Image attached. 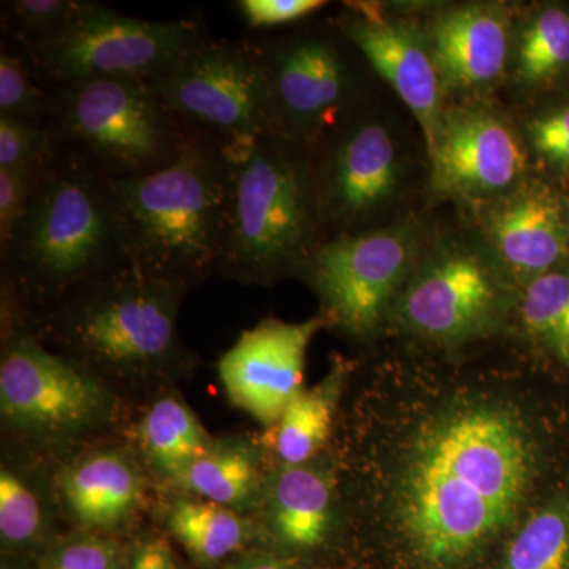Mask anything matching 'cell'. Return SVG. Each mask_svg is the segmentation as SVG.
Instances as JSON below:
<instances>
[{
    "instance_id": "obj_17",
    "label": "cell",
    "mask_w": 569,
    "mask_h": 569,
    "mask_svg": "<svg viewBox=\"0 0 569 569\" xmlns=\"http://www.w3.org/2000/svg\"><path fill=\"white\" fill-rule=\"evenodd\" d=\"M490 254L511 282L526 287L553 271L568 249L560 206L549 190L520 182L493 198L482 216Z\"/></svg>"
},
{
    "instance_id": "obj_18",
    "label": "cell",
    "mask_w": 569,
    "mask_h": 569,
    "mask_svg": "<svg viewBox=\"0 0 569 569\" xmlns=\"http://www.w3.org/2000/svg\"><path fill=\"white\" fill-rule=\"evenodd\" d=\"M426 36L445 89H488L507 69L509 22L500 7H452L433 18Z\"/></svg>"
},
{
    "instance_id": "obj_28",
    "label": "cell",
    "mask_w": 569,
    "mask_h": 569,
    "mask_svg": "<svg viewBox=\"0 0 569 569\" xmlns=\"http://www.w3.org/2000/svg\"><path fill=\"white\" fill-rule=\"evenodd\" d=\"M0 116L50 127L52 92L28 52L2 40L0 47Z\"/></svg>"
},
{
    "instance_id": "obj_38",
    "label": "cell",
    "mask_w": 569,
    "mask_h": 569,
    "mask_svg": "<svg viewBox=\"0 0 569 569\" xmlns=\"http://www.w3.org/2000/svg\"><path fill=\"white\" fill-rule=\"evenodd\" d=\"M2 569H10V568L3 567Z\"/></svg>"
},
{
    "instance_id": "obj_3",
    "label": "cell",
    "mask_w": 569,
    "mask_h": 569,
    "mask_svg": "<svg viewBox=\"0 0 569 569\" xmlns=\"http://www.w3.org/2000/svg\"><path fill=\"white\" fill-rule=\"evenodd\" d=\"M231 151L187 133L173 163L111 181L132 263L189 288L219 272L227 233Z\"/></svg>"
},
{
    "instance_id": "obj_32",
    "label": "cell",
    "mask_w": 569,
    "mask_h": 569,
    "mask_svg": "<svg viewBox=\"0 0 569 569\" xmlns=\"http://www.w3.org/2000/svg\"><path fill=\"white\" fill-rule=\"evenodd\" d=\"M122 549L111 539L84 535L59 546L43 569H119Z\"/></svg>"
},
{
    "instance_id": "obj_1",
    "label": "cell",
    "mask_w": 569,
    "mask_h": 569,
    "mask_svg": "<svg viewBox=\"0 0 569 569\" xmlns=\"http://www.w3.org/2000/svg\"><path fill=\"white\" fill-rule=\"evenodd\" d=\"M539 470V441L519 408L452 400L408 437L392 475V523L422 569H467L519 526Z\"/></svg>"
},
{
    "instance_id": "obj_25",
    "label": "cell",
    "mask_w": 569,
    "mask_h": 569,
    "mask_svg": "<svg viewBox=\"0 0 569 569\" xmlns=\"http://www.w3.org/2000/svg\"><path fill=\"white\" fill-rule=\"evenodd\" d=\"M496 569H569V493H559L520 523Z\"/></svg>"
},
{
    "instance_id": "obj_10",
    "label": "cell",
    "mask_w": 569,
    "mask_h": 569,
    "mask_svg": "<svg viewBox=\"0 0 569 569\" xmlns=\"http://www.w3.org/2000/svg\"><path fill=\"white\" fill-rule=\"evenodd\" d=\"M419 260L418 231L396 224L326 239L299 274L320 299L326 325L362 340L387 321Z\"/></svg>"
},
{
    "instance_id": "obj_5",
    "label": "cell",
    "mask_w": 569,
    "mask_h": 569,
    "mask_svg": "<svg viewBox=\"0 0 569 569\" xmlns=\"http://www.w3.org/2000/svg\"><path fill=\"white\" fill-rule=\"evenodd\" d=\"M187 288L132 263L82 284L37 317V337L121 376H153L186 365L176 320Z\"/></svg>"
},
{
    "instance_id": "obj_4",
    "label": "cell",
    "mask_w": 569,
    "mask_h": 569,
    "mask_svg": "<svg viewBox=\"0 0 569 569\" xmlns=\"http://www.w3.org/2000/svg\"><path fill=\"white\" fill-rule=\"evenodd\" d=\"M231 157L220 274L266 284L301 272L325 242L309 151L266 134Z\"/></svg>"
},
{
    "instance_id": "obj_27",
    "label": "cell",
    "mask_w": 569,
    "mask_h": 569,
    "mask_svg": "<svg viewBox=\"0 0 569 569\" xmlns=\"http://www.w3.org/2000/svg\"><path fill=\"white\" fill-rule=\"evenodd\" d=\"M569 67V13L545 9L535 14L520 33L518 74L526 86L556 80Z\"/></svg>"
},
{
    "instance_id": "obj_20",
    "label": "cell",
    "mask_w": 569,
    "mask_h": 569,
    "mask_svg": "<svg viewBox=\"0 0 569 569\" xmlns=\"http://www.w3.org/2000/svg\"><path fill=\"white\" fill-rule=\"evenodd\" d=\"M63 500L73 518L96 530L121 526L140 505V471L122 452L88 456L63 471Z\"/></svg>"
},
{
    "instance_id": "obj_15",
    "label": "cell",
    "mask_w": 569,
    "mask_h": 569,
    "mask_svg": "<svg viewBox=\"0 0 569 569\" xmlns=\"http://www.w3.org/2000/svg\"><path fill=\"white\" fill-rule=\"evenodd\" d=\"M433 189L462 198H497L522 181L526 152L518 133L488 108L445 112L436 148Z\"/></svg>"
},
{
    "instance_id": "obj_34",
    "label": "cell",
    "mask_w": 569,
    "mask_h": 569,
    "mask_svg": "<svg viewBox=\"0 0 569 569\" xmlns=\"http://www.w3.org/2000/svg\"><path fill=\"white\" fill-rule=\"evenodd\" d=\"M326 6L321 0H238L236 10L250 29L279 28L312 17Z\"/></svg>"
},
{
    "instance_id": "obj_14",
    "label": "cell",
    "mask_w": 569,
    "mask_h": 569,
    "mask_svg": "<svg viewBox=\"0 0 569 569\" xmlns=\"http://www.w3.org/2000/svg\"><path fill=\"white\" fill-rule=\"evenodd\" d=\"M323 326L321 316L296 323L268 318L242 332L219 361V378L231 402L276 426L302 389L307 350Z\"/></svg>"
},
{
    "instance_id": "obj_26",
    "label": "cell",
    "mask_w": 569,
    "mask_h": 569,
    "mask_svg": "<svg viewBox=\"0 0 569 569\" xmlns=\"http://www.w3.org/2000/svg\"><path fill=\"white\" fill-rule=\"evenodd\" d=\"M519 316L539 346L569 367V269H553L527 283Z\"/></svg>"
},
{
    "instance_id": "obj_19",
    "label": "cell",
    "mask_w": 569,
    "mask_h": 569,
    "mask_svg": "<svg viewBox=\"0 0 569 569\" xmlns=\"http://www.w3.org/2000/svg\"><path fill=\"white\" fill-rule=\"evenodd\" d=\"M266 526L287 549L310 550L323 545L335 520V485L325 468L282 466L264 493Z\"/></svg>"
},
{
    "instance_id": "obj_37",
    "label": "cell",
    "mask_w": 569,
    "mask_h": 569,
    "mask_svg": "<svg viewBox=\"0 0 569 569\" xmlns=\"http://www.w3.org/2000/svg\"><path fill=\"white\" fill-rule=\"evenodd\" d=\"M230 569H299L295 561L274 559V557H261V559H252L242 561Z\"/></svg>"
},
{
    "instance_id": "obj_31",
    "label": "cell",
    "mask_w": 569,
    "mask_h": 569,
    "mask_svg": "<svg viewBox=\"0 0 569 569\" xmlns=\"http://www.w3.org/2000/svg\"><path fill=\"white\" fill-rule=\"evenodd\" d=\"M56 148L50 127L0 116V170L47 162Z\"/></svg>"
},
{
    "instance_id": "obj_11",
    "label": "cell",
    "mask_w": 569,
    "mask_h": 569,
    "mask_svg": "<svg viewBox=\"0 0 569 569\" xmlns=\"http://www.w3.org/2000/svg\"><path fill=\"white\" fill-rule=\"evenodd\" d=\"M508 298L509 280L492 254L448 242L418 261L391 316L427 342L462 346L496 331Z\"/></svg>"
},
{
    "instance_id": "obj_6",
    "label": "cell",
    "mask_w": 569,
    "mask_h": 569,
    "mask_svg": "<svg viewBox=\"0 0 569 569\" xmlns=\"http://www.w3.org/2000/svg\"><path fill=\"white\" fill-rule=\"evenodd\" d=\"M51 92L56 141L110 181L156 173L181 152L187 132L149 80L97 78Z\"/></svg>"
},
{
    "instance_id": "obj_22",
    "label": "cell",
    "mask_w": 569,
    "mask_h": 569,
    "mask_svg": "<svg viewBox=\"0 0 569 569\" xmlns=\"http://www.w3.org/2000/svg\"><path fill=\"white\" fill-rule=\"evenodd\" d=\"M176 541L200 563H217L234 553L249 538V522L236 509L201 500L178 498L167 511Z\"/></svg>"
},
{
    "instance_id": "obj_36",
    "label": "cell",
    "mask_w": 569,
    "mask_h": 569,
    "mask_svg": "<svg viewBox=\"0 0 569 569\" xmlns=\"http://www.w3.org/2000/svg\"><path fill=\"white\" fill-rule=\"evenodd\" d=\"M127 569H179V567L171 546L163 538H156L140 546Z\"/></svg>"
},
{
    "instance_id": "obj_8",
    "label": "cell",
    "mask_w": 569,
    "mask_h": 569,
    "mask_svg": "<svg viewBox=\"0 0 569 569\" xmlns=\"http://www.w3.org/2000/svg\"><path fill=\"white\" fill-rule=\"evenodd\" d=\"M208 33L201 18L148 21L80 0L61 36L29 56L50 88L97 78L151 81Z\"/></svg>"
},
{
    "instance_id": "obj_23",
    "label": "cell",
    "mask_w": 569,
    "mask_h": 569,
    "mask_svg": "<svg viewBox=\"0 0 569 569\" xmlns=\"http://www.w3.org/2000/svg\"><path fill=\"white\" fill-rule=\"evenodd\" d=\"M174 479L194 497L236 511L249 507L260 490L257 458L252 449L238 443H213Z\"/></svg>"
},
{
    "instance_id": "obj_16",
    "label": "cell",
    "mask_w": 569,
    "mask_h": 569,
    "mask_svg": "<svg viewBox=\"0 0 569 569\" xmlns=\"http://www.w3.org/2000/svg\"><path fill=\"white\" fill-rule=\"evenodd\" d=\"M336 24L413 112L430 156L447 110L443 81L427 36L408 22L387 20L367 7H351Z\"/></svg>"
},
{
    "instance_id": "obj_9",
    "label": "cell",
    "mask_w": 569,
    "mask_h": 569,
    "mask_svg": "<svg viewBox=\"0 0 569 569\" xmlns=\"http://www.w3.org/2000/svg\"><path fill=\"white\" fill-rule=\"evenodd\" d=\"M263 69L272 134L309 151L358 108L359 78L335 28L250 40Z\"/></svg>"
},
{
    "instance_id": "obj_29",
    "label": "cell",
    "mask_w": 569,
    "mask_h": 569,
    "mask_svg": "<svg viewBox=\"0 0 569 569\" xmlns=\"http://www.w3.org/2000/svg\"><path fill=\"white\" fill-rule=\"evenodd\" d=\"M80 0H9L0 7L2 40L33 54L61 36Z\"/></svg>"
},
{
    "instance_id": "obj_33",
    "label": "cell",
    "mask_w": 569,
    "mask_h": 569,
    "mask_svg": "<svg viewBox=\"0 0 569 569\" xmlns=\"http://www.w3.org/2000/svg\"><path fill=\"white\" fill-rule=\"evenodd\" d=\"M47 162L17 168V170H0V244L7 241L14 224L28 208L33 189Z\"/></svg>"
},
{
    "instance_id": "obj_13",
    "label": "cell",
    "mask_w": 569,
    "mask_h": 569,
    "mask_svg": "<svg viewBox=\"0 0 569 569\" xmlns=\"http://www.w3.org/2000/svg\"><path fill=\"white\" fill-rule=\"evenodd\" d=\"M110 396L88 370L48 350L28 329L7 335L0 365V408L10 425L41 437L73 436L103 419Z\"/></svg>"
},
{
    "instance_id": "obj_12",
    "label": "cell",
    "mask_w": 569,
    "mask_h": 569,
    "mask_svg": "<svg viewBox=\"0 0 569 569\" xmlns=\"http://www.w3.org/2000/svg\"><path fill=\"white\" fill-rule=\"evenodd\" d=\"M325 241L370 230L403 178L399 142L387 123L358 108L309 149Z\"/></svg>"
},
{
    "instance_id": "obj_7",
    "label": "cell",
    "mask_w": 569,
    "mask_h": 569,
    "mask_svg": "<svg viewBox=\"0 0 569 569\" xmlns=\"http://www.w3.org/2000/svg\"><path fill=\"white\" fill-rule=\"evenodd\" d=\"M151 82L187 133L230 151L272 134L263 69L249 39L208 33Z\"/></svg>"
},
{
    "instance_id": "obj_35",
    "label": "cell",
    "mask_w": 569,
    "mask_h": 569,
    "mask_svg": "<svg viewBox=\"0 0 569 569\" xmlns=\"http://www.w3.org/2000/svg\"><path fill=\"white\" fill-rule=\"evenodd\" d=\"M529 138L545 159L569 170V107L535 118L530 122Z\"/></svg>"
},
{
    "instance_id": "obj_21",
    "label": "cell",
    "mask_w": 569,
    "mask_h": 569,
    "mask_svg": "<svg viewBox=\"0 0 569 569\" xmlns=\"http://www.w3.org/2000/svg\"><path fill=\"white\" fill-rule=\"evenodd\" d=\"M350 365L337 356L316 387L301 389L276 425L274 449L282 466L312 462L331 432L337 406L346 388Z\"/></svg>"
},
{
    "instance_id": "obj_24",
    "label": "cell",
    "mask_w": 569,
    "mask_h": 569,
    "mask_svg": "<svg viewBox=\"0 0 569 569\" xmlns=\"http://www.w3.org/2000/svg\"><path fill=\"white\" fill-rule=\"evenodd\" d=\"M138 437L146 458L171 478L213 445L200 419L176 397L153 403L141 421Z\"/></svg>"
},
{
    "instance_id": "obj_30",
    "label": "cell",
    "mask_w": 569,
    "mask_h": 569,
    "mask_svg": "<svg viewBox=\"0 0 569 569\" xmlns=\"http://www.w3.org/2000/svg\"><path fill=\"white\" fill-rule=\"evenodd\" d=\"M44 531V512L31 486L10 468L0 471V538L9 549L36 545Z\"/></svg>"
},
{
    "instance_id": "obj_2",
    "label": "cell",
    "mask_w": 569,
    "mask_h": 569,
    "mask_svg": "<svg viewBox=\"0 0 569 569\" xmlns=\"http://www.w3.org/2000/svg\"><path fill=\"white\" fill-rule=\"evenodd\" d=\"M0 258L10 298L37 317L82 284L129 264L110 179L58 144L28 208L0 244Z\"/></svg>"
}]
</instances>
